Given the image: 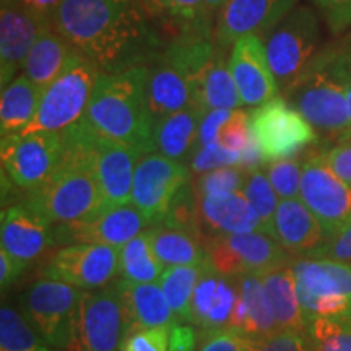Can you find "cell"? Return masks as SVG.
I'll return each instance as SVG.
<instances>
[{"label": "cell", "instance_id": "6da1fadb", "mask_svg": "<svg viewBox=\"0 0 351 351\" xmlns=\"http://www.w3.org/2000/svg\"><path fill=\"white\" fill-rule=\"evenodd\" d=\"M52 26L104 73L148 67L166 47L138 0H62Z\"/></svg>", "mask_w": 351, "mask_h": 351}, {"label": "cell", "instance_id": "7a4b0ae2", "mask_svg": "<svg viewBox=\"0 0 351 351\" xmlns=\"http://www.w3.org/2000/svg\"><path fill=\"white\" fill-rule=\"evenodd\" d=\"M148 67L101 73L80 124L106 142L127 145L142 155L156 152V119L148 106Z\"/></svg>", "mask_w": 351, "mask_h": 351}, {"label": "cell", "instance_id": "3957f363", "mask_svg": "<svg viewBox=\"0 0 351 351\" xmlns=\"http://www.w3.org/2000/svg\"><path fill=\"white\" fill-rule=\"evenodd\" d=\"M64 142L59 168L23 200L52 225L88 221L106 210L90 148L65 137Z\"/></svg>", "mask_w": 351, "mask_h": 351}, {"label": "cell", "instance_id": "277c9868", "mask_svg": "<svg viewBox=\"0 0 351 351\" xmlns=\"http://www.w3.org/2000/svg\"><path fill=\"white\" fill-rule=\"evenodd\" d=\"M283 98L324 137H343L350 122L348 80L339 44L319 51Z\"/></svg>", "mask_w": 351, "mask_h": 351}, {"label": "cell", "instance_id": "5b68a950", "mask_svg": "<svg viewBox=\"0 0 351 351\" xmlns=\"http://www.w3.org/2000/svg\"><path fill=\"white\" fill-rule=\"evenodd\" d=\"M83 296L73 285L41 278L21 296V314L52 348L67 350L77 343Z\"/></svg>", "mask_w": 351, "mask_h": 351}, {"label": "cell", "instance_id": "8992f818", "mask_svg": "<svg viewBox=\"0 0 351 351\" xmlns=\"http://www.w3.org/2000/svg\"><path fill=\"white\" fill-rule=\"evenodd\" d=\"M98 65L75 51L67 67L44 91L36 116L20 134L29 132H59L75 125L85 116L88 103L101 75Z\"/></svg>", "mask_w": 351, "mask_h": 351}, {"label": "cell", "instance_id": "52a82bcc", "mask_svg": "<svg viewBox=\"0 0 351 351\" xmlns=\"http://www.w3.org/2000/svg\"><path fill=\"white\" fill-rule=\"evenodd\" d=\"M320 25L307 7H295L267 33L265 51L280 91L285 95L319 52Z\"/></svg>", "mask_w": 351, "mask_h": 351}, {"label": "cell", "instance_id": "ba28073f", "mask_svg": "<svg viewBox=\"0 0 351 351\" xmlns=\"http://www.w3.org/2000/svg\"><path fill=\"white\" fill-rule=\"evenodd\" d=\"M291 267L307 324L319 317L351 319V263L304 256L293 258Z\"/></svg>", "mask_w": 351, "mask_h": 351}, {"label": "cell", "instance_id": "9c48e42d", "mask_svg": "<svg viewBox=\"0 0 351 351\" xmlns=\"http://www.w3.org/2000/svg\"><path fill=\"white\" fill-rule=\"evenodd\" d=\"M249 129L263 165L295 158L317 140L314 127L283 96L249 111Z\"/></svg>", "mask_w": 351, "mask_h": 351}, {"label": "cell", "instance_id": "30bf717a", "mask_svg": "<svg viewBox=\"0 0 351 351\" xmlns=\"http://www.w3.org/2000/svg\"><path fill=\"white\" fill-rule=\"evenodd\" d=\"M64 153V135L59 132L3 135L0 143L2 174L13 186L32 192L59 168Z\"/></svg>", "mask_w": 351, "mask_h": 351}, {"label": "cell", "instance_id": "8fae6325", "mask_svg": "<svg viewBox=\"0 0 351 351\" xmlns=\"http://www.w3.org/2000/svg\"><path fill=\"white\" fill-rule=\"evenodd\" d=\"M204 247L210 262L219 275L234 278L241 274H257L274 270L293 261V254L263 232L204 238Z\"/></svg>", "mask_w": 351, "mask_h": 351}, {"label": "cell", "instance_id": "7c38bea8", "mask_svg": "<svg viewBox=\"0 0 351 351\" xmlns=\"http://www.w3.org/2000/svg\"><path fill=\"white\" fill-rule=\"evenodd\" d=\"M67 140L86 145L91 152L96 179L103 192L104 207L112 208L132 204L134 174L142 153L127 145L106 142L88 134L80 124L62 132Z\"/></svg>", "mask_w": 351, "mask_h": 351}, {"label": "cell", "instance_id": "4fadbf2b", "mask_svg": "<svg viewBox=\"0 0 351 351\" xmlns=\"http://www.w3.org/2000/svg\"><path fill=\"white\" fill-rule=\"evenodd\" d=\"M130 333L129 311L117 283L85 293L77 339L80 351H117Z\"/></svg>", "mask_w": 351, "mask_h": 351}, {"label": "cell", "instance_id": "5bb4252c", "mask_svg": "<svg viewBox=\"0 0 351 351\" xmlns=\"http://www.w3.org/2000/svg\"><path fill=\"white\" fill-rule=\"evenodd\" d=\"M147 96L156 122L194 104L186 39L166 44L160 56L148 65Z\"/></svg>", "mask_w": 351, "mask_h": 351}, {"label": "cell", "instance_id": "9a60e30c", "mask_svg": "<svg viewBox=\"0 0 351 351\" xmlns=\"http://www.w3.org/2000/svg\"><path fill=\"white\" fill-rule=\"evenodd\" d=\"M300 199L319 219L327 239L351 218V187L333 173L324 153L302 161Z\"/></svg>", "mask_w": 351, "mask_h": 351}, {"label": "cell", "instance_id": "2e32d148", "mask_svg": "<svg viewBox=\"0 0 351 351\" xmlns=\"http://www.w3.org/2000/svg\"><path fill=\"white\" fill-rule=\"evenodd\" d=\"M191 181L189 166L182 161L153 152L140 156L134 174L132 204L152 221H163L171 202L186 184Z\"/></svg>", "mask_w": 351, "mask_h": 351}, {"label": "cell", "instance_id": "e0dca14e", "mask_svg": "<svg viewBox=\"0 0 351 351\" xmlns=\"http://www.w3.org/2000/svg\"><path fill=\"white\" fill-rule=\"evenodd\" d=\"M119 254L121 247L114 245H65L49 258L43 276L80 289H101L119 275Z\"/></svg>", "mask_w": 351, "mask_h": 351}, {"label": "cell", "instance_id": "ac0fdd59", "mask_svg": "<svg viewBox=\"0 0 351 351\" xmlns=\"http://www.w3.org/2000/svg\"><path fill=\"white\" fill-rule=\"evenodd\" d=\"M150 226V219L134 204L119 205L104 210L88 221L54 226L56 245L104 244L122 247Z\"/></svg>", "mask_w": 351, "mask_h": 351}, {"label": "cell", "instance_id": "d6986e66", "mask_svg": "<svg viewBox=\"0 0 351 351\" xmlns=\"http://www.w3.org/2000/svg\"><path fill=\"white\" fill-rule=\"evenodd\" d=\"M296 3L298 0H228L218 12L213 29L215 43L228 49V46L249 34H267Z\"/></svg>", "mask_w": 351, "mask_h": 351}, {"label": "cell", "instance_id": "ffe728a7", "mask_svg": "<svg viewBox=\"0 0 351 351\" xmlns=\"http://www.w3.org/2000/svg\"><path fill=\"white\" fill-rule=\"evenodd\" d=\"M228 62L244 106L258 108L278 96V83L261 36L249 34L238 39L232 44Z\"/></svg>", "mask_w": 351, "mask_h": 351}, {"label": "cell", "instance_id": "44dd1931", "mask_svg": "<svg viewBox=\"0 0 351 351\" xmlns=\"http://www.w3.org/2000/svg\"><path fill=\"white\" fill-rule=\"evenodd\" d=\"M0 234L2 247L26 265L56 245L54 225L25 202L3 210Z\"/></svg>", "mask_w": 351, "mask_h": 351}, {"label": "cell", "instance_id": "7402d4cb", "mask_svg": "<svg viewBox=\"0 0 351 351\" xmlns=\"http://www.w3.org/2000/svg\"><path fill=\"white\" fill-rule=\"evenodd\" d=\"M52 25L43 23L21 3L2 7L0 13V83L5 88L28 59L29 51L43 29Z\"/></svg>", "mask_w": 351, "mask_h": 351}, {"label": "cell", "instance_id": "603a6c76", "mask_svg": "<svg viewBox=\"0 0 351 351\" xmlns=\"http://www.w3.org/2000/svg\"><path fill=\"white\" fill-rule=\"evenodd\" d=\"M202 234L208 238L263 232L261 217L243 192L197 195Z\"/></svg>", "mask_w": 351, "mask_h": 351}, {"label": "cell", "instance_id": "cb8c5ba5", "mask_svg": "<svg viewBox=\"0 0 351 351\" xmlns=\"http://www.w3.org/2000/svg\"><path fill=\"white\" fill-rule=\"evenodd\" d=\"M270 238L293 256H309L326 243V232L319 219L298 199L280 200L270 228Z\"/></svg>", "mask_w": 351, "mask_h": 351}, {"label": "cell", "instance_id": "d4e9b609", "mask_svg": "<svg viewBox=\"0 0 351 351\" xmlns=\"http://www.w3.org/2000/svg\"><path fill=\"white\" fill-rule=\"evenodd\" d=\"M148 20H156L169 33V43L182 38L215 36L205 0H138ZM168 43V44H169Z\"/></svg>", "mask_w": 351, "mask_h": 351}, {"label": "cell", "instance_id": "484cf974", "mask_svg": "<svg viewBox=\"0 0 351 351\" xmlns=\"http://www.w3.org/2000/svg\"><path fill=\"white\" fill-rule=\"evenodd\" d=\"M225 51L226 49L218 46L208 62L195 73L192 80L194 104L204 112L212 111V109H231L232 111L243 106Z\"/></svg>", "mask_w": 351, "mask_h": 351}, {"label": "cell", "instance_id": "4316f807", "mask_svg": "<svg viewBox=\"0 0 351 351\" xmlns=\"http://www.w3.org/2000/svg\"><path fill=\"white\" fill-rule=\"evenodd\" d=\"M116 283L129 311L132 332L142 328H174L181 326L178 315L166 301L160 283H132L124 278L117 280Z\"/></svg>", "mask_w": 351, "mask_h": 351}, {"label": "cell", "instance_id": "83f0119b", "mask_svg": "<svg viewBox=\"0 0 351 351\" xmlns=\"http://www.w3.org/2000/svg\"><path fill=\"white\" fill-rule=\"evenodd\" d=\"M73 54L75 49L65 41L62 34L56 32L54 26H49L43 29L29 51L23 73L44 93L64 72Z\"/></svg>", "mask_w": 351, "mask_h": 351}, {"label": "cell", "instance_id": "f1b7e54d", "mask_svg": "<svg viewBox=\"0 0 351 351\" xmlns=\"http://www.w3.org/2000/svg\"><path fill=\"white\" fill-rule=\"evenodd\" d=\"M258 276L262 278L267 293H269L280 330H309V324H307L300 298H298L296 278L291 262Z\"/></svg>", "mask_w": 351, "mask_h": 351}, {"label": "cell", "instance_id": "f546056e", "mask_svg": "<svg viewBox=\"0 0 351 351\" xmlns=\"http://www.w3.org/2000/svg\"><path fill=\"white\" fill-rule=\"evenodd\" d=\"M204 111L195 104L182 111L173 112L156 122L155 145L156 152L182 161L187 155H192L199 142V124Z\"/></svg>", "mask_w": 351, "mask_h": 351}, {"label": "cell", "instance_id": "4dcf8cb0", "mask_svg": "<svg viewBox=\"0 0 351 351\" xmlns=\"http://www.w3.org/2000/svg\"><path fill=\"white\" fill-rule=\"evenodd\" d=\"M43 91L28 77L19 75L2 88L0 101V132L3 135L20 134L36 116Z\"/></svg>", "mask_w": 351, "mask_h": 351}, {"label": "cell", "instance_id": "1f68e13d", "mask_svg": "<svg viewBox=\"0 0 351 351\" xmlns=\"http://www.w3.org/2000/svg\"><path fill=\"white\" fill-rule=\"evenodd\" d=\"M238 295L245 306L244 333L251 339H263L280 330L276 324L265 285L257 274H241L234 276Z\"/></svg>", "mask_w": 351, "mask_h": 351}, {"label": "cell", "instance_id": "d6a6232c", "mask_svg": "<svg viewBox=\"0 0 351 351\" xmlns=\"http://www.w3.org/2000/svg\"><path fill=\"white\" fill-rule=\"evenodd\" d=\"M150 230L155 256L163 265H204L210 261L204 241L192 232L168 228L161 223Z\"/></svg>", "mask_w": 351, "mask_h": 351}, {"label": "cell", "instance_id": "836d02e7", "mask_svg": "<svg viewBox=\"0 0 351 351\" xmlns=\"http://www.w3.org/2000/svg\"><path fill=\"white\" fill-rule=\"evenodd\" d=\"M163 263L153 251L150 230H145L121 247L119 275L132 283H160Z\"/></svg>", "mask_w": 351, "mask_h": 351}, {"label": "cell", "instance_id": "e575fe53", "mask_svg": "<svg viewBox=\"0 0 351 351\" xmlns=\"http://www.w3.org/2000/svg\"><path fill=\"white\" fill-rule=\"evenodd\" d=\"M204 265H171L161 275L160 287L181 324L192 322V298Z\"/></svg>", "mask_w": 351, "mask_h": 351}, {"label": "cell", "instance_id": "d590c367", "mask_svg": "<svg viewBox=\"0 0 351 351\" xmlns=\"http://www.w3.org/2000/svg\"><path fill=\"white\" fill-rule=\"evenodd\" d=\"M0 351H59L43 340L23 314L2 304L0 309Z\"/></svg>", "mask_w": 351, "mask_h": 351}, {"label": "cell", "instance_id": "8d00e7d4", "mask_svg": "<svg viewBox=\"0 0 351 351\" xmlns=\"http://www.w3.org/2000/svg\"><path fill=\"white\" fill-rule=\"evenodd\" d=\"M243 194L245 195V199L251 202V205L256 208L258 217H261L263 234L270 236L271 221H274L280 202L274 186H271L269 178H267L265 171H262L261 168L247 171Z\"/></svg>", "mask_w": 351, "mask_h": 351}, {"label": "cell", "instance_id": "74e56055", "mask_svg": "<svg viewBox=\"0 0 351 351\" xmlns=\"http://www.w3.org/2000/svg\"><path fill=\"white\" fill-rule=\"evenodd\" d=\"M161 225L168 228H176V230H182L192 234L199 236L204 241L200 228V217H199V200L194 189V182L189 181L181 191L171 202L168 212H166Z\"/></svg>", "mask_w": 351, "mask_h": 351}, {"label": "cell", "instance_id": "f35d334b", "mask_svg": "<svg viewBox=\"0 0 351 351\" xmlns=\"http://www.w3.org/2000/svg\"><path fill=\"white\" fill-rule=\"evenodd\" d=\"M317 351H351V319L319 317L309 324Z\"/></svg>", "mask_w": 351, "mask_h": 351}, {"label": "cell", "instance_id": "ab89813d", "mask_svg": "<svg viewBox=\"0 0 351 351\" xmlns=\"http://www.w3.org/2000/svg\"><path fill=\"white\" fill-rule=\"evenodd\" d=\"M245 176H247V171L239 166H226V168H218L199 174L194 182L195 194L204 197L228 194V192H243Z\"/></svg>", "mask_w": 351, "mask_h": 351}, {"label": "cell", "instance_id": "60d3db41", "mask_svg": "<svg viewBox=\"0 0 351 351\" xmlns=\"http://www.w3.org/2000/svg\"><path fill=\"white\" fill-rule=\"evenodd\" d=\"M265 173L280 199L288 200L300 197L302 174L301 160H298V158H287V160L267 163Z\"/></svg>", "mask_w": 351, "mask_h": 351}, {"label": "cell", "instance_id": "b9f144b4", "mask_svg": "<svg viewBox=\"0 0 351 351\" xmlns=\"http://www.w3.org/2000/svg\"><path fill=\"white\" fill-rule=\"evenodd\" d=\"M219 280H221V275L213 269L212 262L205 263L199 282L195 285L194 298H192V326L199 328L204 327L217 298Z\"/></svg>", "mask_w": 351, "mask_h": 351}, {"label": "cell", "instance_id": "7bdbcfd3", "mask_svg": "<svg viewBox=\"0 0 351 351\" xmlns=\"http://www.w3.org/2000/svg\"><path fill=\"white\" fill-rule=\"evenodd\" d=\"M236 300H238V288H236L234 278H228V276L221 275L213 307L210 311L207 320H205L204 327L200 328L202 333L230 327L231 314L232 309H234Z\"/></svg>", "mask_w": 351, "mask_h": 351}, {"label": "cell", "instance_id": "ee69618b", "mask_svg": "<svg viewBox=\"0 0 351 351\" xmlns=\"http://www.w3.org/2000/svg\"><path fill=\"white\" fill-rule=\"evenodd\" d=\"M239 153L223 147L221 143L197 145L194 153L189 160V169L195 174H204L208 171L226 168V166H238Z\"/></svg>", "mask_w": 351, "mask_h": 351}, {"label": "cell", "instance_id": "f6af8a7d", "mask_svg": "<svg viewBox=\"0 0 351 351\" xmlns=\"http://www.w3.org/2000/svg\"><path fill=\"white\" fill-rule=\"evenodd\" d=\"M251 351H317L309 330H278L263 339H252Z\"/></svg>", "mask_w": 351, "mask_h": 351}, {"label": "cell", "instance_id": "bcb514c9", "mask_svg": "<svg viewBox=\"0 0 351 351\" xmlns=\"http://www.w3.org/2000/svg\"><path fill=\"white\" fill-rule=\"evenodd\" d=\"M252 339L244 332L226 327L202 333L197 351H251Z\"/></svg>", "mask_w": 351, "mask_h": 351}, {"label": "cell", "instance_id": "7dc6e473", "mask_svg": "<svg viewBox=\"0 0 351 351\" xmlns=\"http://www.w3.org/2000/svg\"><path fill=\"white\" fill-rule=\"evenodd\" d=\"M252 142V134L249 129V111L234 109L231 119L221 127L218 135V143L230 148L232 152L241 153Z\"/></svg>", "mask_w": 351, "mask_h": 351}, {"label": "cell", "instance_id": "c3c4849f", "mask_svg": "<svg viewBox=\"0 0 351 351\" xmlns=\"http://www.w3.org/2000/svg\"><path fill=\"white\" fill-rule=\"evenodd\" d=\"M173 328L153 327L132 332L124 340L121 351H169V337Z\"/></svg>", "mask_w": 351, "mask_h": 351}, {"label": "cell", "instance_id": "681fc988", "mask_svg": "<svg viewBox=\"0 0 351 351\" xmlns=\"http://www.w3.org/2000/svg\"><path fill=\"white\" fill-rule=\"evenodd\" d=\"M306 257L328 258V261L351 263V218L319 249H315L314 252H311Z\"/></svg>", "mask_w": 351, "mask_h": 351}, {"label": "cell", "instance_id": "f907efd6", "mask_svg": "<svg viewBox=\"0 0 351 351\" xmlns=\"http://www.w3.org/2000/svg\"><path fill=\"white\" fill-rule=\"evenodd\" d=\"M322 12L332 32H345L351 26V0H313Z\"/></svg>", "mask_w": 351, "mask_h": 351}, {"label": "cell", "instance_id": "816d5d0a", "mask_svg": "<svg viewBox=\"0 0 351 351\" xmlns=\"http://www.w3.org/2000/svg\"><path fill=\"white\" fill-rule=\"evenodd\" d=\"M324 158L333 173L351 187V137L340 138L335 147L324 152Z\"/></svg>", "mask_w": 351, "mask_h": 351}, {"label": "cell", "instance_id": "f5cc1de1", "mask_svg": "<svg viewBox=\"0 0 351 351\" xmlns=\"http://www.w3.org/2000/svg\"><path fill=\"white\" fill-rule=\"evenodd\" d=\"M234 109H212L202 114L199 124V142L197 145L217 143L221 127L231 119Z\"/></svg>", "mask_w": 351, "mask_h": 351}, {"label": "cell", "instance_id": "db71d44e", "mask_svg": "<svg viewBox=\"0 0 351 351\" xmlns=\"http://www.w3.org/2000/svg\"><path fill=\"white\" fill-rule=\"evenodd\" d=\"M26 267H28L26 263L20 262L19 258L8 254L5 249H0V287H2V291L10 288L20 278Z\"/></svg>", "mask_w": 351, "mask_h": 351}, {"label": "cell", "instance_id": "11a10c76", "mask_svg": "<svg viewBox=\"0 0 351 351\" xmlns=\"http://www.w3.org/2000/svg\"><path fill=\"white\" fill-rule=\"evenodd\" d=\"M62 0H20V3L43 23L52 25L54 13Z\"/></svg>", "mask_w": 351, "mask_h": 351}, {"label": "cell", "instance_id": "9f6ffc18", "mask_svg": "<svg viewBox=\"0 0 351 351\" xmlns=\"http://www.w3.org/2000/svg\"><path fill=\"white\" fill-rule=\"evenodd\" d=\"M169 351H195V332L191 326H176L171 330Z\"/></svg>", "mask_w": 351, "mask_h": 351}, {"label": "cell", "instance_id": "6f0895ef", "mask_svg": "<svg viewBox=\"0 0 351 351\" xmlns=\"http://www.w3.org/2000/svg\"><path fill=\"white\" fill-rule=\"evenodd\" d=\"M341 60H343V67L346 73V80H348V109H350V122H348V130L341 138L351 137V38L346 41L339 44Z\"/></svg>", "mask_w": 351, "mask_h": 351}, {"label": "cell", "instance_id": "680465c9", "mask_svg": "<svg viewBox=\"0 0 351 351\" xmlns=\"http://www.w3.org/2000/svg\"><path fill=\"white\" fill-rule=\"evenodd\" d=\"M228 0H205V3H207V8L210 10V13L213 12H219L221 10V7L225 5Z\"/></svg>", "mask_w": 351, "mask_h": 351}, {"label": "cell", "instance_id": "91938a15", "mask_svg": "<svg viewBox=\"0 0 351 351\" xmlns=\"http://www.w3.org/2000/svg\"><path fill=\"white\" fill-rule=\"evenodd\" d=\"M2 2V7L5 5H15V3H20V0H0Z\"/></svg>", "mask_w": 351, "mask_h": 351}, {"label": "cell", "instance_id": "94428289", "mask_svg": "<svg viewBox=\"0 0 351 351\" xmlns=\"http://www.w3.org/2000/svg\"><path fill=\"white\" fill-rule=\"evenodd\" d=\"M132 2H135V0H132Z\"/></svg>", "mask_w": 351, "mask_h": 351}]
</instances>
